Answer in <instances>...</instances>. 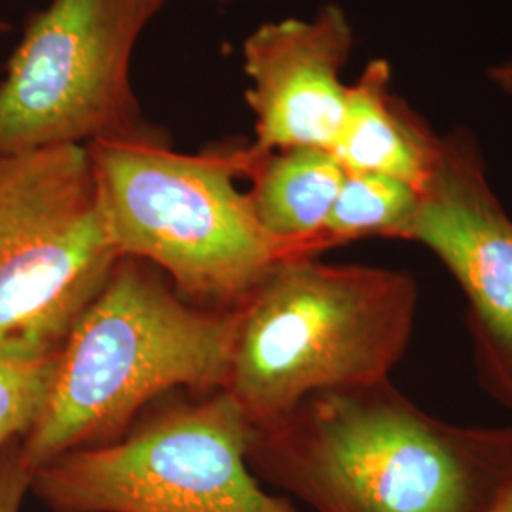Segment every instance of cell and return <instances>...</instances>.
Listing matches in <instances>:
<instances>
[{
	"label": "cell",
	"mask_w": 512,
	"mask_h": 512,
	"mask_svg": "<svg viewBox=\"0 0 512 512\" xmlns=\"http://www.w3.org/2000/svg\"><path fill=\"white\" fill-rule=\"evenodd\" d=\"M391 65L372 59L349 86L340 135L332 147L346 171L378 173L421 188L431 177L440 135L393 92Z\"/></svg>",
	"instance_id": "obj_10"
},
{
	"label": "cell",
	"mask_w": 512,
	"mask_h": 512,
	"mask_svg": "<svg viewBox=\"0 0 512 512\" xmlns=\"http://www.w3.org/2000/svg\"><path fill=\"white\" fill-rule=\"evenodd\" d=\"M215 2H222L224 4V2H232V0H215Z\"/></svg>",
	"instance_id": "obj_18"
},
{
	"label": "cell",
	"mask_w": 512,
	"mask_h": 512,
	"mask_svg": "<svg viewBox=\"0 0 512 512\" xmlns=\"http://www.w3.org/2000/svg\"><path fill=\"white\" fill-rule=\"evenodd\" d=\"M488 78L499 92L512 97V59L501 61L488 69Z\"/></svg>",
	"instance_id": "obj_15"
},
{
	"label": "cell",
	"mask_w": 512,
	"mask_h": 512,
	"mask_svg": "<svg viewBox=\"0 0 512 512\" xmlns=\"http://www.w3.org/2000/svg\"><path fill=\"white\" fill-rule=\"evenodd\" d=\"M344 177L346 169L330 150L258 152L249 173L253 188L247 194L256 219L272 238L296 255L317 256L327 251L323 230Z\"/></svg>",
	"instance_id": "obj_11"
},
{
	"label": "cell",
	"mask_w": 512,
	"mask_h": 512,
	"mask_svg": "<svg viewBox=\"0 0 512 512\" xmlns=\"http://www.w3.org/2000/svg\"><path fill=\"white\" fill-rule=\"evenodd\" d=\"M171 0H50L0 80V158L147 135L131 84L137 40Z\"/></svg>",
	"instance_id": "obj_6"
},
{
	"label": "cell",
	"mask_w": 512,
	"mask_h": 512,
	"mask_svg": "<svg viewBox=\"0 0 512 512\" xmlns=\"http://www.w3.org/2000/svg\"><path fill=\"white\" fill-rule=\"evenodd\" d=\"M86 147L118 255L158 268L184 300L236 310L275 262L300 256L262 228L236 184L249 179L253 145L183 154L156 129Z\"/></svg>",
	"instance_id": "obj_4"
},
{
	"label": "cell",
	"mask_w": 512,
	"mask_h": 512,
	"mask_svg": "<svg viewBox=\"0 0 512 512\" xmlns=\"http://www.w3.org/2000/svg\"><path fill=\"white\" fill-rule=\"evenodd\" d=\"M420 203V190L395 177L346 171L323 230L325 247L368 238L401 239Z\"/></svg>",
	"instance_id": "obj_13"
},
{
	"label": "cell",
	"mask_w": 512,
	"mask_h": 512,
	"mask_svg": "<svg viewBox=\"0 0 512 512\" xmlns=\"http://www.w3.org/2000/svg\"><path fill=\"white\" fill-rule=\"evenodd\" d=\"M353 48V27L338 4L313 19L264 23L243 44L245 93L255 114L258 152L287 148L332 150L346 116L342 82Z\"/></svg>",
	"instance_id": "obj_9"
},
{
	"label": "cell",
	"mask_w": 512,
	"mask_h": 512,
	"mask_svg": "<svg viewBox=\"0 0 512 512\" xmlns=\"http://www.w3.org/2000/svg\"><path fill=\"white\" fill-rule=\"evenodd\" d=\"M63 340L37 332L0 338V454L21 442L48 403Z\"/></svg>",
	"instance_id": "obj_12"
},
{
	"label": "cell",
	"mask_w": 512,
	"mask_h": 512,
	"mask_svg": "<svg viewBox=\"0 0 512 512\" xmlns=\"http://www.w3.org/2000/svg\"><path fill=\"white\" fill-rule=\"evenodd\" d=\"M401 239L429 249L456 279L480 384L512 408V219L469 129L440 137L437 162Z\"/></svg>",
	"instance_id": "obj_8"
},
{
	"label": "cell",
	"mask_w": 512,
	"mask_h": 512,
	"mask_svg": "<svg viewBox=\"0 0 512 512\" xmlns=\"http://www.w3.org/2000/svg\"><path fill=\"white\" fill-rule=\"evenodd\" d=\"M31 476L33 473L21 458L19 442H14L0 454V512H21Z\"/></svg>",
	"instance_id": "obj_14"
},
{
	"label": "cell",
	"mask_w": 512,
	"mask_h": 512,
	"mask_svg": "<svg viewBox=\"0 0 512 512\" xmlns=\"http://www.w3.org/2000/svg\"><path fill=\"white\" fill-rule=\"evenodd\" d=\"M236 310L184 300L145 260L122 256L63 338L54 385L19 442L35 473L52 459L120 439L173 391L224 389Z\"/></svg>",
	"instance_id": "obj_2"
},
{
	"label": "cell",
	"mask_w": 512,
	"mask_h": 512,
	"mask_svg": "<svg viewBox=\"0 0 512 512\" xmlns=\"http://www.w3.org/2000/svg\"><path fill=\"white\" fill-rule=\"evenodd\" d=\"M490 512H512V486Z\"/></svg>",
	"instance_id": "obj_16"
},
{
	"label": "cell",
	"mask_w": 512,
	"mask_h": 512,
	"mask_svg": "<svg viewBox=\"0 0 512 512\" xmlns=\"http://www.w3.org/2000/svg\"><path fill=\"white\" fill-rule=\"evenodd\" d=\"M6 31H10V25H8V23H4V21H0V35H2V33H6Z\"/></svg>",
	"instance_id": "obj_17"
},
{
	"label": "cell",
	"mask_w": 512,
	"mask_h": 512,
	"mask_svg": "<svg viewBox=\"0 0 512 512\" xmlns=\"http://www.w3.org/2000/svg\"><path fill=\"white\" fill-rule=\"evenodd\" d=\"M247 461L311 512H490L512 486V425L448 423L385 378L256 425Z\"/></svg>",
	"instance_id": "obj_1"
},
{
	"label": "cell",
	"mask_w": 512,
	"mask_h": 512,
	"mask_svg": "<svg viewBox=\"0 0 512 512\" xmlns=\"http://www.w3.org/2000/svg\"><path fill=\"white\" fill-rule=\"evenodd\" d=\"M251 435L226 389L158 401L120 439L38 467L29 494L52 512H300L251 471Z\"/></svg>",
	"instance_id": "obj_5"
},
{
	"label": "cell",
	"mask_w": 512,
	"mask_h": 512,
	"mask_svg": "<svg viewBox=\"0 0 512 512\" xmlns=\"http://www.w3.org/2000/svg\"><path fill=\"white\" fill-rule=\"evenodd\" d=\"M120 258L86 145L0 158V338L63 340Z\"/></svg>",
	"instance_id": "obj_7"
},
{
	"label": "cell",
	"mask_w": 512,
	"mask_h": 512,
	"mask_svg": "<svg viewBox=\"0 0 512 512\" xmlns=\"http://www.w3.org/2000/svg\"><path fill=\"white\" fill-rule=\"evenodd\" d=\"M416 310L403 270L283 258L236 308L224 389L256 427L313 393L391 378Z\"/></svg>",
	"instance_id": "obj_3"
}]
</instances>
